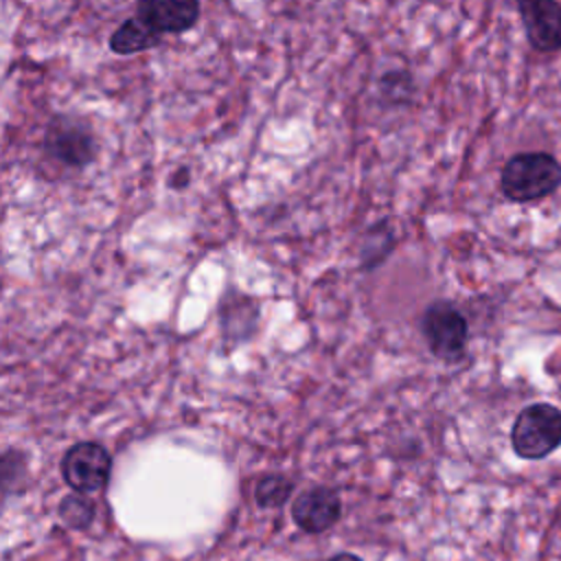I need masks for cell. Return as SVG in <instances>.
<instances>
[{"label":"cell","mask_w":561,"mask_h":561,"mask_svg":"<svg viewBox=\"0 0 561 561\" xmlns=\"http://www.w3.org/2000/svg\"><path fill=\"white\" fill-rule=\"evenodd\" d=\"M561 182V167L548 153H517L502 169V193L513 202L550 195Z\"/></svg>","instance_id":"6da1fadb"},{"label":"cell","mask_w":561,"mask_h":561,"mask_svg":"<svg viewBox=\"0 0 561 561\" xmlns=\"http://www.w3.org/2000/svg\"><path fill=\"white\" fill-rule=\"evenodd\" d=\"M511 445L517 456L537 460L561 445V410L550 403L524 408L511 430Z\"/></svg>","instance_id":"7a4b0ae2"},{"label":"cell","mask_w":561,"mask_h":561,"mask_svg":"<svg viewBox=\"0 0 561 561\" xmlns=\"http://www.w3.org/2000/svg\"><path fill=\"white\" fill-rule=\"evenodd\" d=\"M42 149L50 160L68 169H85L96 160L99 142L88 123L72 116H55L46 125Z\"/></svg>","instance_id":"3957f363"},{"label":"cell","mask_w":561,"mask_h":561,"mask_svg":"<svg viewBox=\"0 0 561 561\" xmlns=\"http://www.w3.org/2000/svg\"><path fill=\"white\" fill-rule=\"evenodd\" d=\"M423 335L430 351L443 362H456L462 357L467 346L469 327L465 316L451 302H432L421 322Z\"/></svg>","instance_id":"277c9868"},{"label":"cell","mask_w":561,"mask_h":561,"mask_svg":"<svg viewBox=\"0 0 561 561\" xmlns=\"http://www.w3.org/2000/svg\"><path fill=\"white\" fill-rule=\"evenodd\" d=\"M112 458L99 443H77L61 460V476L77 493H94L110 480Z\"/></svg>","instance_id":"5b68a950"},{"label":"cell","mask_w":561,"mask_h":561,"mask_svg":"<svg viewBox=\"0 0 561 561\" xmlns=\"http://www.w3.org/2000/svg\"><path fill=\"white\" fill-rule=\"evenodd\" d=\"M202 13L199 0H138L136 15L158 35L191 31Z\"/></svg>","instance_id":"8992f818"},{"label":"cell","mask_w":561,"mask_h":561,"mask_svg":"<svg viewBox=\"0 0 561 561\" xmlns=\"http://www.w3.org/2000/svg\"><path fill=\"white\" fill-rule=\"evenodd\" d=\"M342 513L340 497L327 486H313L298 495L291 506V515L296 524L305 533H324L331 528Z\"/></svg>","instance_id":"52a82bcc"},{"label":"cell","mask_w":561,"mask_h":561,"mask_svg":"<svg viewBox=\"0 0 561 561\" xmlns=\"http://www.w3.org/2000/svg\"><path fill=\"white\" fill-rule=\"evenodd\" d=\"M530 42L541 50L561 48V4L557 0H517Z\"/></svg>","instance_id":"ba28073f"},{"label":"cell","mask_w":561,"mask_h":561,"mask_svg":"<svg viewBox=\"0 0 561 561\" xmlns=\"http://www.w3.org/2000/svg\"><path fill=\"white\" fill-rule=\"evenodd\" d=\"M162 42V35L151 31L138 15L123 20L114 33L110 35V50L114 55L127 57L136 53H145Z\"/></svg>","instance_id":"9c48e42d"},{"label":"cell","mask_w":561,"mask_h":561,"mask_svg":"<svg viewBox=\"0 0 561 561\" xmlns=\"http://www.w3.org/2000/svg\"><path fill=\"white\" fill-rule=\"evenodd\" d=\"M377 94L386 105H392V107L408 105L414 96L412 75L405 68L386 70L377 81Z\"/></svg>","instance_id":"30bf717a"},{"label":"cell","mask_w":561,"mask_h":561,"mask_svg":"<svg viewBox=\"0 0 561 561\" xmlns=\"http://www.w3.org/2000/svg\"><path fill=\"white\" fill-rule=\"evenodd\" d=\"M291 491H294V484L289 482V478L272 473V476H265L256 482L254 500L263 508H276V506H283L289 500Z\"/></svg>","instance_id":"8fae6325"},{"label":"cell","mask_w":561,"mask_h":561,"mask_svg":"<svg viewBox=\"0 0 561 561\" xmlns=\"http://www.w3.org/2000/svg\"><path fill=\"white\" fill-rule=\"evenodd\" d=\"M94 513H96V506L85 495H68L59 504L61 522L75 530L88 528L94 519Z\"/></svg>","instance_id":"7c38bea8"},{"label":"cell","mask_w":561,"mask_h":561,"mask_svg":"<svg viewBox=\"0 0 561 561\" xmlns=\"http://www.w3.org/2000/svg\"><path fill=\"white\" fill-rule=\"evenodd\" d=\"M394 239H392V232L388 228L386 221L373 226L366 234V241H364V248H362V259H364V265L373 267L377 265L383 256H388V250L392 248Z\"/></svg>","instance_id":"4fadbf2b"},{"label":"cell","mask_w":561,"mask_h":561,"mask_svg":"<svg viewBox=\"0 0 561 561\" xmlns=\"http://www.w3.org/2000/svg\"><path fill=\"white\" fill-rule=\"evenodd\" d=\"M188 184V169H180L178 173H173V186L182 188Z\"/></svg>","instance_id":"5bb4252c"},{"label":"cell","mask_w":561,"mask_h":561,"mask_svg":"<svg viewBox=\"0 0 561 561\" xmlns=\"http://www.w3.org/2000/svg\"><path fill=\"white\" fill-rule=\"evenodd\" d=\"M327 561H362V559L355 557V554H351V552H340V554H335V557H331V559H327Z\"/></svg>","instance_id":"9a60e30c"}]
</instances>
